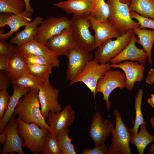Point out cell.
Masks as SVG:
<instances>
[{"mask_svg":"<svg viewBox=\"0 0 154 154\" xmlns=\"http://www.w3.org/2000/svg\"><path fill=\"white\" fill-rule=\"evenodd\" d=\"M108 151L104 143L95 144L92 149L86 148L82 151L81 154H108Z\"/></svg>","mask_w":154,"mask_h":154,"instance_id":"cell-39","label":"cell"},{"mask_svg":"<svg viewBox=\"0 0 154 154\" xmlns=\"http://www.w3.org/2000/svg\"><path fill=\"white\" fill-rule=\"evenodd\" d=\"M11 96L6 90L0 91V120L4 116L9 103Z\"/></svg>","mask_w":154,"mask_h":154,"instance_id":"cell-38","label":"cell"},{"mask_svg":"<svg viewBox=\"0 0 154 154\" xmlns=\"http://www.w3.org/2000/svg\"><path fill=\"white\" fill-rule=\"evenodd\" d=\"M129 8L130 12L154 20V0H131Z\"/></svg>","mask_w":154,"mask_h":154,"instance_id":"cell-27","label":"cell"},{"mask_svg":"<svg viewBox=\"0 0 154 154\" xmlns=\"http://www.w3.org/2000/svg\"><path fill=\"white\" fill-rule=\"evenodd\" d=\"M7 139V134L5 131L4 132L0 133V142L3 146L5 145Z\"/></svg>","mask_w":154,"mask_h":154,"instance_id":"cell-46","label":"cell"},{"mask_svg":"<svg viewBox=\"0 0 154 154\" xmlns=\"http://www.w3.org/2000/svg\"><path fill=\"white\" fill-rule=\"evenodd\" d=\"M26 5L24 0H0V12L19 15L25 11Z\"/></svg>","mask_w":154,"mask_h":154,"instance_id":"cell-29","label":"cell"},{"mask_svg":"<svg viewBox=\"0 0 154 154\" xmlns=\"http://www.w3.org/2000/svg\"><path fill=\"white\" fill-rule=\"evenodd\" d=\"M133 31L139 38L137 43L143 47L147 54L148 64L152 65L151 50L154 43V30L138 27L133 29Z\"/></svg>","mask_w":154,"mask_h":154,"instance_id":"cell-24","label":"cell"},{"mask_svg":"<svg viewBox=\"0 0 154 154\" xmlns=\"http://www.w3.org/2000/svg\"><path fill=\"white\" fill-rule=\"evenodd\" d=\"M133 33V29H130L115 40H107L97 48L94 55V59L100 64L109 62L126 47Z\"/></svg>","mask_w":154,"mask_h":154,"instance_id":"cell-7","label":"cell"},{"mask_svg":"<svg viewBox=\"0 0 154 154\" xmlns=\"http://www.w3.org/2000/svg\"><path fill=\"white\" fill-rule=\"evenodd\" d=\"M38 90L31 89L21 97L15 108L13 116L18 115L17 118L23 122L36 123L40 128L49 131V126L46 123L40 111Z\"/></svg>","mask_w":154,"mask_h":154,"instance_id":"cell-1","label":"cell"},{"mask_svg":"<svg viewBox=\"0 0 154 154\" xmlns=\"http://www.w3.org/2000/svg\"><path fill=\"white\" fill-rule=\"evenodd\" d=\"M17 121L13 116L6 126L5 132L7 134L6 142L0 154L13 153L16 152L19 154H25L23 149L24 141L19 136L17 129Z\"/></svg>","mask_w":154,"mask_h":154,"instance_id":"cell-15","label":"cell"},{"mask_svg":"<svg viewBox=\"0 0 154 154\" xmlns=\"http://www.w3.org/2000/svg\"><path fill=\"white\" fill-rule=\"evenodd\" d=\"M19 52L18 47L7 42L5 40H0V55L11 57Z\"/></svg>","mask_w":154,"mask_h":154,"instance_id":"cell-35","label":"cell"},{"mask_svg":"<svg viewBox=\"0 0 154 154\" xmlns=\"http://www.w3.org/2000/svg\"><path fill=\"white\" fill-rule=\"evenodd\" d=\"M71 21L65 16L59 17L48 16L37 28L36 39L44 45L53 36L67 29H71Z\"/></svg>","mask_w":154,"mask_h":154,"instance_id":"cell-9","label":"cell"},{"mask_svg":"<svg viewBox=\"0 0 154 154\" xmlns=\"http://www.w3.org/2000/svg\"><path fill=\"white\" fill-rule=\"evenodd\" d=\"M21 53L27 64L53 65L50 62L43 56L31 54Z\"/></svg>","mask_w":154,"mask_h":154,"instance_id":"cell-36","label":"cell"},{"mask_svg":"<svg viewBox=\"0 0 154 154\" xmlns=\"http://www.w3.org/2000/svg\"><path fill=\"white\" fill-rule=\"evenodd\" d=\"M12 83L19 87L39 90V86L43 82L36 76L28 71L13 80Z\"/></svg>","mask_w":154,"mask_h":154,"instance_id":"cell-28","label":"cell"},{"mask_svg":"<svg viewBox=\"0 0 154 154\" xmlns=\"http://www.w3.org/2000/svg\"><path fill=\"white\" fill-rule=\"evenodd\" d=\"M150 121L154 130V117H152L151 118ZM148 153L149 154H154V142L153 144L150 147Z\"/></svg>","mask_w":154,"mask_h":154,"instance_id":"cell-45","label":"cell"},{"mask_svg":"<svg viewBox=\"0 0 154 154\" xmlns=\"http://www.w3.org/2000/svg\"><path fill=\"white\" fill-rule=\"evenodd\" d=\"M88 17L91 25V29L94 32L95 48L107 40L113 38H117L120 35L109 21L98 20L90 14Z\"/></svg>","mask_w":154,"mask_h":154,"instance_id":"cell-18","label":"cell"},{"mask_svg":"<svg viewBox=\"0 0 154 154\" xmlns=\"http://www.w3.org/2000/svg\"><path fill=\"white\" fill-rule=\"evenodd\" d=\"M67 56L68 63L66 79L70 81L80 72L89 61L94 59V56L90 52L78 45L73 49Z\"/></svg>","mask_w":154,"mask_h":154,"instance_id":"cell-11","label":"cell"},{"mask_svg":"<svg viewBox=\"0 0 154 154\" xmlns=\"http://www.w3.org/2000/svg\"><path fill=\"white\" fill-rule=\"evenodd\" d=\"M54 5L73 15L90 14L94 7L93 0H67L55 3Z\"/></svg>","mask_w":154,"mask_h":154,"instance_id":"cell-20","label":"cell"},{"mask_svg":"<svg viewBox=\"0 0 154 154\" xmlns=\"http://www.w3.org/2000/svg\"><path fill=\"white\" fill-rule=\"evenodd\" d=\"M114 125L108 119L105 120L99 112H96L92 117L89 129V135L95 144L104 143L112 133Z\"/></svg>","mask_w":154,"mask_h":154,"instance_id":"cell-14","label":"cell"},{"mask_svg":"<svg viewBox=\"0 0 154 154\" xmlns=\"http://www.w3.org/2000/svg\"><path fill=\"white\" fill-rule=\"evenodd\" d=\"M13 14L9 13L1 12L0 14V28L2 29L6 26L9 16Z\"/></svg>","mask_w":154,"mask_h":154,"instance_id":"cell-42","label":"cell"},{"mask_svg":"<svg viewBox=\"0 0 154 154\" xmlns=\"http://www.w3.org/2000/svg\"><path fill=\"white\" fill-rule=\"evenodd\" d=\"M6 71L12 81L28 71L27 64L19 51L10 58L8 69Z\"/></svg>","mask_w":154,"mask_h":154,"instance_id":"cell-25","label":"cell"},{"mask_svg":"<svg viewBox=\"0 0 154 154\" xmlns=\"http://www.w3.org/2000/svg\"><path fill=\"white\" fill-rule=\"evenodd\" d=\"M93 10L90 14L96 19L109 21L110 9L105 0H93Z\"/></svg>","mask_w":154,"mask_h":154,"instance_id":"cell-34","label":"cell"},{"mask_svg":"<svg viewBox=\"0 0 154 154\" xmlns=\"http://www.w3.org/2000/svg\"><path fill=\"white\" fill-rule=\"evenodd\" d=\"M21 53L31 54L43 56L50 62L54 67H58L60 61L58 56L56 55L45 45L35 39L20 46H17Z\"/></svg>","mask_w":154,"mask_h":154,"instance_id":"cell-19","label":"cell"},{"mask_svg":"<svg viewBox=\"0 0 154 154\" xmlns=\"http://www.w3.org/2000/svg\"><path fill=\"white\" fill-rule=\"evenodd\" d=\"M11 57L0 55V70L7 71L8 69L9 59Z\"/></svg>","mask_w":154,"mask_h":154,"instance_id":"cell-41","label":"cell"},{"mask_svg":"<svg viewBox=\"0 0 154 154\" xmlns=\"http://www.w3.org/2000/svg\"><path fill=\"white\" fill-rule=\"evenodd\" d=\"M77 45L71 29L65 30L55 35L46 42L45 46L56 55L67 56Z\"/></svg>","mask_w":154,"mask_h":154,"instance_id":"cell-13","label":"cell"},{"mask_svg":"<svg viewBox=\"0 0 154 154\" xmlns=\"http://www.w3.org/2000/svg\"><path fill=\"white\" fill-rule=\"evenodd\" d=\"M13 94L8 108L4 116L0 120V133L5 132V128L13 116L15 108L19 100L31 90L29 88L21 87L14 85H13Z\"/></svg>","mask_w":154,"mask_h":154,"instance_id":"cell-22","label":"cell"},{"mask_svg":"<svg viewBox=\"0 0 154 154\" xmlns=\"http://www.w3.org/2000/svg\"><path fill=\"white\" fill-rule=\"evenodd\" d=\"M147 102L152 107L154 108V93L151 94V97L148 99Z\"/></svg>","mask_w":154,"mask_h":154,"instance_id":"cell-47","label":"cell"},{"mask_svg":"<svg viewBox=\"0 0 154 154\" xmlns=\"http://www.w3.org/2000/svg\"><path fill=\"white\" fill-rule=\"evenodd\" d=\"M135 35L133 33L127 45L120 53L109 60L110 64H116L129 60L137 62L142 65L146 63L147 54L143 49L139 48L136 46L138 39Z\"/></svg>","mask_w":154,"mask_h":154,"instance_id":"cell-16","label":"cell"},{"mask_svg":"<svg viewBox=\"0 0 154 154\" xmlns=\"http://www.w3.org/2000/svg\"><path fill=\"white\" fill-rule=\"evenodd\" d=\"M43 21L42 17L37 16L25 27L21 31L17 33L10 40L12 44L20 46L36 39L37 28Z\"/></svg>","mask_w":154,"mask_h":154,"instance_id":"cell-21","label":"cell"},{"mask_svg":"<svg viewBox=\"0 0 154 154\" xmlns=\"http://www.w3.org/2000/svg\"><path fill=\"white\" fill-rule=\"evenodd\" d=\"M116 118V126L112 133V137L108 154H131L129 143L131 135L117 109L114 112Z\"/></svg>","mask_w":154,"mask_h":154,"instance_id":"cell-6","label":"cell"},{"mask_svg":"<svg viewBox=\"0 0 154 154\" xmlns=\"http://www.w3.org/2000/svg\"><path fill=\"white\" fill-rule=\"evenodd\" d=\"M131 18L136 19L141 29L149 28L154 30V20L151 18L145 17L134 12H130Z\"/></svg>","mask_w":154,"mask_h":154,"instance_id":"cell-37","label":"cell"},{"mask_svg":"<svg viewBox=\"0 0 154 154\" xmlns=\"http://www.w3.org/2000/svg\"><path fill=\"white\" fill-rule=\"evenodd\" d=\"M42 154H61L57 136L48 131L41 150Z\"/></svg>","mask_w":154,"mask_h":154,"instance_id":"cell-32","label":"cell"},{"mask_svg":"<svg viewBox=\"0 0 154 154\" xmlns=\"http://www.w3.org/2000/svg\"><path fill=\"white\" fill-rule=\"evenodd\" d=\"M125 74L118 70H108L98 80L95 94L99 92L102 94L103 99L106 102V108L108 111L111 106L109 99L110 94L116 88L122 89L125 88Z\"/></svg>","mask_w":154,"mask_h":154,"instance_id":"cell-8","label":"cell"},{"mask_svg":"<svg viewBox=\"0 0 154 154\" xmlns=\"http://www.w3.org/2000/svg\"><path fill=\"white\" fill-rule=\"evenodd\" d=\"M70 131L69 127H67L57 135L61 154H76L74 147L71 143L72 139L68 136Z\"/></svg>","mask_w":154,"mask_h":154,"instance_id":"cell-33","label":"cell"},{"mask_svg":"<svg viewBox=\"0 0 154 154\" xmlns=\"http://www.w3.org/2000/svg\"><path fill=\"white\" fill-rule=\"evenodd\" d=\"M111 68L109 62L100 64L94 59L87 63L77 76L70 81L69 85L78 82H83L93 93L95 100V90L97 82L105 72Z\"/></svg>","mask_w":154,"mask_h":154,"instance_id":"cell-5","label":"cell"},{"mask_svg":"<svg viewBox=\"0 0 154 154\" xmlns=\"http://www.w3.org/2000/svg\"><path fill=\"white\" fill-rule=\"evenodd\" d=\"M12 81V79L6 71L0 70V91L6 90Z\"/></svg>","mask_w":154,"mask_h":154,"instance_id":"cell-40","label":"cell"},{"mask_svg":"<svg viewBox=\"0 0 154 154\" xmlns=\"http://www.w3.org/2000/svg\"><path fill=\"white\" fill-rule=\"evenodd\" d=\"M32 14L24 11L22 13L16 15L12 14L9 17L6 25L10 28V31L6 33H3L2 30L0 32V39L6 40L11 37L15 32L18 31L21 27L25 26L31 21V17Z\"/></svg>","mask_w":154,"mask_h":154,"instance_id":"cell-23","label":"cell"},{"mask_svg":"<svg viewBox=\"0 0 154 154\" xmlns=\"http://www.w3.org/2000/svg\"><path fill=\"white\" fill-rule=\"evenodd\" d=\"M143 90L139 89L137 94V96L135 97V106L136 111L135 119L133 127L128 129L131 135H134L137 134L139 126L143 123L145 119L141 111V105L142 101Z\"/></svg>","mask_w":154,"mask_h":154,"instance_id":"cell-30","label":"cell"},{"mask_svg":"<svg viewBox=\"0 0 154 154\" xmlns=\"http://www.w3.org/2000/svg\"><path fill=\"white\" fill-rule=\"evenodd\" d=\"M75 119V112L72 106L68 105L59 112L49 111L46 122L49 126V131L57 136L65 128L71 126Z\"/></svg>","mask_w":154,"mask_h":154,"instance_id":"cell-12","label":"cell"},{"mask_svg":"<svg viewBox=\"0 0 154 154\" xmlns=\"http://www.w3.org/2000/svg\"><path fill=\"white\" fill-rule=\"evenodd\" d=\"M120 2L122 3L129 4L131 2V0H118Z\"/></svg>","mask_w":154,"mask_h":154,"instance_id":"cell-48","label":"cell"},{"mask_svg":"<svg viewBox=\"0 0 154 154\" xmlns=\"http://www.w3.org/2000/svg\"><path fill=\"white\" fill-rule=\"evenodd\" d=\"M146 123L140 125L141 129L139 133L131 135L129 142L136 147L139 154H143L146 146L150 143L154 141V135L150 134L146 127Z\"/></svg>","mask_w":154,"mask_h":154,"instance_id":"cell-26","label":"cell"},{"mask_svg":"<svg viewBox=\"0 0 154 154\" xmlns=\"http://www.w3.org/2000/svg\"><path fill=\"white\" fill-rule=\"evenodd\" d=\"M110 13L108 20L120 36L130 29L139 27L137 22L130 16L129 5L118 0H107Z\"/></svg>","mask_w":154,"mask_h":154,"instance_id":"cell-2","label":"cell"},{"mask_svg":"<svg viewBox=\"0 0 154 154\" xmlns=\"http://www.w3.org/2000/svg\"><path fill=\"white\" fill-rule=\"evenodd\" d=\"M17 119L18 133L24 140L23 147L27 148L34 154L41 153L45 136L49 131L40 128L36 123H26Z\"/></svg>","mask_w":154,"mask_h":154,"instance_id":"cell-3","label":"cell"},{"mask_svg":"<svg viewBox=\"0 0 154 154\" xmlns=\"http://www.w3.org/2000/svg\"><path fill=\"white\" fill-rule=\"evenodd\" d=\"M26 4V8L24 11L26 12L33 14L34 12L33 8L30 4V0H24Z\"/></svg>","mask_w":154,"mask_h":154,"instance_id":"cell-44","label":"cell"},{"mask_svg":"<svg viewBox=\"0 0 154 154\" xmlns=\"http://www.w3.org/2000/svg\"><path fill=\"white\" fill-rule=\"evenodd\" d=\"M89 14L73 15L70 19L71 31L77 45L91 52L95 48L94 36L90 30L91 25Z\"/></svg>","mask_w":154,"mask_h":154,"instance_id":"cell-4","label":"cell"},{"mask_svg":"<svg viewBox=\"0 0 154 154\" xmlns=\"http://www.w3.org/2000/svg\"><path fill=\"white\" fill-rule=\"evenodd\" d=\"M60 91L50 82L42 83L39 87L38 96L40 106L41 113L45 120L49 111L58 112L62 110V107L58 99Z\"/></svg>","mask_w":154,"mask_h":154,"instance_id":"cell-10","label":"cell"},{"mask_svg":"<svg viewBox=\"0 0 154 154\" xmlns=\"http://www.w3.org/2000/svg\"><path fill=\"white\" fill-rule=\"evenodd\" d=\"M147 84L152 85L154 84V67L149 71L146 80Z\"/></svg>","mask_w":154,"mask_h":154,"instance_id":"cell-43","label":"cell"},{"mask_svg":"<svg viewBox=\"0 0 154 154\" xmlns=\"http://www.w3.org/2000/svg\"><path fill=\"white\" fill-rule=\"evenodd\" d=\"M28 72L34 74L45 84L49 83L50 74L54 66L52 65H45L27 64Z\"/></svg>","mask_w":154,"mask_h":154,"instance_id":"cell-31","label":"cell"},{"mask_svg":"<svg viewBox=\"0 0 154 154\" xmlns=\"http://www.w3.org/2000/svg\"><path fill=\"white\" fill-rule=\"evenodd\" d=\"M112 68L121 69L126 77L125 88L128 91L132 90L135 83L143 79L145 66L136 61L126 60L116 64H110Z\"/></svg>","mask_w":154,"mask_h":154,"instance_id":"cell-17","label":"cell"}]
</instances>
